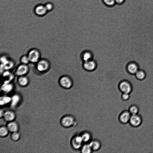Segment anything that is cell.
I'll use <instances>...</instances> for the list:
<instances>
[{"label": "cell", "instance_id": "30bf717a", "mask_svg": "<svg viewBox=\"0 0 153 153\" xmlns=\"http://www.w3.org/2000/svg\"><path fill=\"white\" fill-rule=\"evenodd\" d=\"M16 117L15 113L11 110L5 111L3 117L5 121L8 122L14 121Z\"/></svg>", "mask_w": 153, "mask_h": 153}, {"label": "cell", "instance_id": "7a4b0ae2", "mask_svg": "<svg viewBox=\"0 0 153 153\" xmlns=\"http://www.w3.org/2000/svg\"><path fill=\"white\" fill-rule=\"evenodd\" d=\"M84 144L80 134L74 136L71 140L70 144L76 153H81V149Z\"/></svg>", "mask_w": 153, "mask_h": 153}, {"label": "cell", "instance_id": "ffe728a7", "mask_svg": "<svg viewBox=\"0 0 153 153\" xmlns=\"http://www.w3.org/2000/svg\"><path fill=\"white\" fill-rule=\"evenodd\" d=\"M9 131L7 126H2L0 128V136L2 138L7 136Z\"/></svg>", "mask_w": 153, "mask_h": 153}, {"label": "cell", "instance_id": "ba28073f", "mask_svg": "<svg viewBox=\"0 0 153 153\" xmlns=\"http://www.w3.org/2000/svg\"><path fill=\"white\" fill-rule=\"evenodd\" d=\"M131 115L128 111L126 110L122 112L119 116V120L121 123L126 125L129 123Z\"/></svg>", "mask_w": 153, "mask_h": 153}, {"label": "cell", "instance_id": "5bb4252c", "mask_svg": "<svg viewBox=\"0 0 153 153\" xmlns=\"http://www.w3.org/2000/svg\"><path fill=\"white\" fill-rule=\"evenodd\" d=\"M80 134L84 144L89 143L93 139L92 134L90 132L88 131H84L82 132Z\"/></svg>", "mask_w": 153, "mask_h": 153}, {"label": "cell", "instance_id": "cb8c5ba5", "mask_svg": "<svg viewBox=\"0 0 153 153\" xmlns=\"http://www.w3.org/2000/svg\"><path fill=\"white\" fill-rule=\"evenodd\" d=\"M136 77L140 80H142L146 76V74L144 71L139 70L135 74Z\"/></svg>", "mask_w": 153, "mask_h": 153}, {"label": "cell", "instance_id": "e0dca14e", "mask_svg": "<svg viewBox=\"0 0 153 153\" xmlns=\"http://www.w3.org/2000/svg\"><path fill=\"white\" fill-rule=\"evenodd\" d=\"M81 58L84 62H86L93 59V55L90 51H85L82 53Z\"/></svg>", "mask_w": 153, "mask_h": 153}, {"label": "cell", "instance_id": "7402d4cb", "mask_svg": "<svg viewBox=\"0 0 153 153\" xmlns=\"http://www.w3.org/2000/svg\"><path fill=\"white\" fill-rule=\"evenodd\" d=\"M21 64L28 65L30 63L29 58L27 54L23 55L20 58V60Z\"/></svg>", "mask_w": 153, "mask_h": 153}, {"label": "cell", "instance_id": "52a82bcc", "mask_svg": "<svg viewBox=\"0 0 153 153\" xmlns=\"http://www.w3.org/2000/svg\"><path fill=\"white\" fill-rule=\"evenodd\" d=\"M120 90L122 93L130 94L132 91V87L131 84L126 81H122L119 84Z\"/></svg>", "mask_w": 153, "mask_h": 153}, {"label": "cell", "instance_id": "484cf974", "mask_svg": "<svg viewBox=\"0 0 153 153\" xmlns=\"http://www.w3.org/2000/svg\"><path fill=\"white\" fill-rule=\"evenodd\" d=\"M105 3L108 5H112L114 4L115 0H103Z\"/></svg>", "mask_w": 153, "mask_h": 153}, {"label": "cell", "instance_id": "2e32d148", "mask_svg": "<svg viewBox=\"0 0 153 153\" xmlns=\"http://www.w3.org/2000/svg\"><path fill=\"white\" fill-rule=\"evenodd\" d=\"M127 70L130 74L135 75L139 70L138 66L135 63H131L127 67Z\"/></svg>", "mask_w": 153, "mask_h": 153}, {"label": "cell", "instance_id": "8992f818", "mask_svg": "<svg viewBox=\"0 0 153 153\" xmlns=\"http://www.w3.org/2000/svg\"><path fill=\"white\" fill-rule=\"evenodd\" d=\"M28 65L21 64L18 65L16 68L15 73L17 77L27 76L29 72Z\"/></svg>", "mask_w": 153, "mask_h": 153}, {"label": "cell", "instance_id": "603a6c76", "mask_svg": "<svg viewBox=\"0 0 153 153\" xmlns=\"http://www.w3.org/2000/svg\"><path fill=\"white\" fill-rule=\"evenodd\" d=\"M128 111L132 115H137L139 112L138 108L136 106L132 105L128 108Z\"/></svg>", "mask_w": 153, "mask_h": 153}, {"label": "cell", "instance_id": "d4e9b609", "mask_svg": "<svg viewBox=\"0 0 153 153\" xmlns=\"http://www.w3.org/2000/svg\"><path fill=\"white\" fill-rule=\"evenodd\" d=\"M130 94L127 93H122L121 96V99L123 101H127L129 100Z\"/></svg>", "mask_w": 153, "mask_h": 153}, {"label": "cell", "instance_id": "9c48e42d", "mask_svg": "<svg viewBox=\"0 0 153 153\" xmlns=\"http://www.w3.org/2000/svg\"><path fill=\"white\" fill-rule=\"evenodd\" d=\"M89 143L93 153H99L102 147V144L100 140L97 139H93Z\"/></svg>", "mask_w": 153, "mask_h": 153}, {"label": "cell", "instance_id": "ac0fdd59", "mask_svg": "<svg viewBox=\"0 0 153 153\" xmlns=\"http://www.w3.org/2000/svg\"><path fill=\"white\" fill-rule=\"evenodd\" d=\"M47 10L45 6L40 5L36 8L35 11L36 14L39 16H42L46 13Z\"/></svg>", "mask_w": 153, "mask_h": 153}, {"label": "cell", "instance_id": "6da1fadb", "mask_svg": "<svg viewBox=\"0 0 153 153\" xmlns=\"http://www.w3.org/2000/svg\"><path fill=\"white\" fill-rule=\"evenodd\" d=\"M60 123L64 128L72 130L74 131L75 135L77 134V123L74 116L70 114L64 115L61 118Z\"/></svg>", "mask_w": 153, "mask_h": 153}, {"label": "cell", "instance_id": "4dcf8cb0", "mask_svg": "<svg viewBox=\"0 0 153 153\" xmlns=\"http://www.w3.org/2000/svg\"><path fill=\"white\" fill-rule=\"evenodd\" d=\"M134 81H135V80H134ZM132 91H133L132 90Z\"/></svg>", "mask_w": 153, "mask_h": 153}, {"label": "cell", "instance_id": "7c38bea8", "mask_svg": "<svg viewBox=\"0 0 153 153\" xmlns=\"http://www.w3.org/2000/svg\"><path fill=\"white\" fill-rule=\"evenodd\" d=\"M129 123L133 127H138L142 123V119L137 114L131 115Z\"/></svg>", "mask_w": 153, "mask_h": 153}, {"label": "cell", "instance_id": "5b68a950", "mask_svg": "<svg viewBox=\"0 0 153 153\" xmlns=\"http://www.w3.org/2000/svg\"><path fill=\"white\" fill-rule=\"evenodd\" d=\"M30 63L36 64L41 59V53L38 49L33 48L30 49L27 54Z\"/></svg>", "mask_w": 153, "mask_h": 153}, {"label": "cell", "instance_id": "277c9868", "mask_svg": "<svg viewBox=\"0 0 153 153\" xmlns=\"http://www.w3.org/2000/svg\"><path fill=\"white\" fill-rule=\"evenodd\" d=\"M58 83L61 87L65 89H70L73 85L71 78L66 75H62L58 79Z\"/></svg>", "mask_w": 153, "mask_h": 153}, {"label": "cell", "instance_id": "9a60e30c", "mask_svg": "<svg viewBox=\"0 0 153 153\" xmlns=\"http://www.w3.org/2000/svg\"><path fill=\"white\" fill-rule=\"evenodd\" d=\"M7 126L10 132L13 133L19 131V125L15 121L8 122Z\"/></svg>", "mask_w": 153, "mask_h": 153}, {"label": "cell", "instance_id": "83f0119b", "mask_svg": "<svg viewBox=\"0 0 153 153\" xmlns=\"http://www.w3.org/2000/svg\"><path fill=\"white\" fill-rule=\"evenodd\" d=\"M125 0H115V1L119 4H123L125 1Z\"/></svg>", "mask_w": 153, "mask_h": 153}, {"label": "cell", "instance_id": "3957f363", "mask_svg": "<svg viewBox=\"0 0 153 153\" xmlns=\"http://www.w3.org/2000/svg\"><path fill=\"white\" fill-rule=\"evenodd\" d=\"M36 68L38 72L45 73L50 70L51 64L47 59L41 58L36 64Z\"/></svg>", "mask_w": 153, "mask_h": 153}, {"label": "cell", "instance_id": "4fadbf2b", "mask_svg": "<svg viewBox=\"0 0 153 153\" xmlns=\"http://www.w3.org/2000/svg\"><path fill=\"white\" fill-rule=\"evenodd\" d=\"M17 82L20 86L25 87L29 85L30 80L27 76H20L18 77Z\"/></svg>", "mask_w": 153, "mask_h": 153}, {"label": "cell", "instance_id": "4316f807", "mask_svg": "<svg viewBox=\"0 0 153 153\" xmlns=\"http://www.w3.org/2000/svg\"><path fill=\"white\" fill-rule=\"evenodd\" d=\"M47 11H50L53 9V5L50 3L47 4L45 6Z\"/></svg>", "mask_w": 153, "mask_h": 153}, {"label": "cell", "instance_id": "d6986e66", "mask_svg": "<svg viewBox=\"0 0 153 153\" xmlns=\"http://www.w3.org/2000/svg\"><path fill=\"white\" fill-rule=\"evenodd\" d=\"M81 153H92L93 151L89 143L84 144L80 150Z\"/></svg>", "mask_w": 153, "mask_h": 153}, {"label": "cell", "instance_id": "44dd1931", "mask_svg": "<svg viewBox=\"0 0 153 153\" xmlns=\"http://www.w3.org/2000/svg\"><path fill=\"white\" fill-rule=\"evenodd\" d=\"M21 137V134L19 132H17L11 133V140L14 142L18 141Z\"/></svg>", "mask_w": 153, "mask_h": 153}, {"label": "cell", "instance_id": "f546056e", "mask_svg": "<svg viewBox=\"0 0 153 153\" xmlns=\"http://www.w3.org/2000/svg\"><path fill=\"white\" fill-rule=\"evenodd\" d=\"M137 78H136V79ZM136 79H135V81L136 80ZM134 81L133 83H134ZM133 83L131 85H132ZM132 90L133 91H134V92H136V91H134V90H133L132 89Z\"/></svg>", "mask_w": 153, "mask_h": 153}, {"label": "cell", "instance_id": "8fae6325", "mask_svg": "<svg viewBox=\"0 0 153 153\" xmlns=\"http://www.w3.org/2000/svg\"><path fill=\"white\" fill-rule=\"evenodd\" d=\"M83 67L85 70L88 71H92L96 68L97 64L95 61L93 59L84 62Z\"/></svg>", "mask_w": 153, "mask_h": 153}, {"label": "cell", "instance_id": "f1b7e54d", "mask_svg": "<svg viewBox=\"0 0 153 153\" xmlns=\"http://www.w3.org/2000/svg\"><path fill=\"white\" fill-rule=\"evenodd\" d=\"M4 111L3 110L1 109V118L3 117Z\"/></svg>", "mask_w": 153, "mask_h": 153}]
</instances>
